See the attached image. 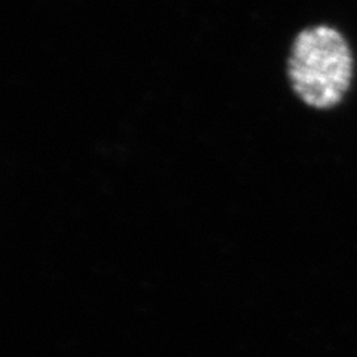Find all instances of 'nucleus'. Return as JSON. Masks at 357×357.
I'll list each match as a JSON object with an SVG mask.
<instances>
[{"instance_id": "1", "label": "nucleus", "mask_w": 357, "mask_h": 357, "mask_svg": "<svg viewBox=\"0 0 357 357\" xmlns=\"http://www.w3.org/2000/svg\"><path fill=\"white\" fill-rule=\"evenodd\" d=\"M286 72L301 102L314 109H331L349 91L353 54L337 29L323 24L307 27L292 42Z\"/></svg>"}]
</instances>
